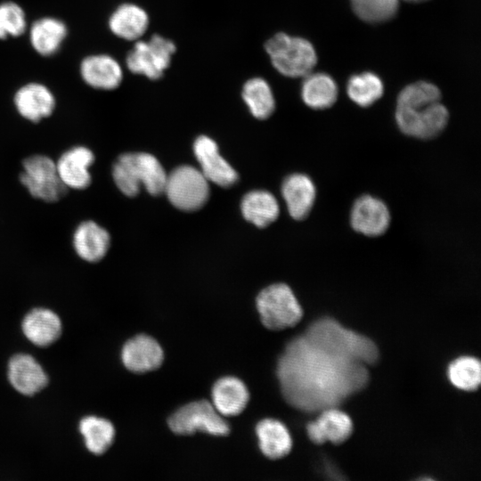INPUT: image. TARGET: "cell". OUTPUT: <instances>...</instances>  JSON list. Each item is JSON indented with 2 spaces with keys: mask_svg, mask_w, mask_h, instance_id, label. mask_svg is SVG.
<instances>
[{
  "mask_svg": "<svg viewBox=\"0 0 481 481\" xmlns=\"http://www.w3.org/2000/svg\"><path fill=\"white\" fill-rule=\"evenodd\" d=\"M338 94L337 84L328 74L312 71L304 77L301 97L309 108L314 110L328 109L336 102Z\"/></svg>",
  "mask_w": 481,
  "mask_h": 481,
  "instance_id": "cell-26",
  "label": "cell"
},
{
  "mask_svg": "<svg viewBox=\"0 0 481 481\" xmlns=\"http://www.w3.org/2000/svg\"><path fill=\"white\" fill-rule=\"evenodd\" d=\"M167 175L159 160L145 152L124 153L112 168L115 184L128 197L136 196L142 184L152 195L164 192Z\"/></svg>",
  "mask_w": 481,
  "mask_h": 481,
  "instance_id": "cell-4",
  "label": "cell"
},
{
  "mask_svg": "<svg viewBox=\"0 0 481 481\" xmlns=\"http://www.w3.org/2000/svg\"><path fill=\"white\" fill-rule=\"evenodd\" d=\"M108 25L116 37L129 41L137 40L149 27V16L141 6L126 3L114 10Z\"/></svg>",
  "mask_w": 481,
  "mask_h": 481,
  "instance_id": "cell-23",
  "label": "cell"
},
{
  "mask_svg": "<svg viewBox=\"0 0 481 481\" xmlns=\"http://www.w3.org/2000/svg\"><path fill=\"white\" fill-rule=\"evenodd\" d=\"M8 379L20 394L33 395L47 384V375L34 357L27 354L12 356L8 363Z\"/></svg>",
  "mask_w": 481,
  "mask_h": 481,
  "instance_id": "cell-19",
  "label": "cell"
},
{
  "mask_svg": "<svg viewBox=\"0 0 481 481\" xmlns=\"http://www.w3.org/2000/svg\"><path fill=\"white\" fill-rule=\"evenodd\" d=\"M381 79L374 73L363 72L352 76L346 85L348 97L361 107L376 102L383 94Z\"/></svg>",
  "mask_w": 481,
  "mask_h": 481,
  "instance_id": "cell-30",
  "label": "cell"
},
{
  "mask_svg": "<svg viewBox=\"0 0 481 481\" xmlns=\"http://www.w3.org/2000/svg\"><path fill=\"white\" fill-rule=\"evenodd\" d=\"M110 245L108 231L93 220H85L77 224L72 235V246L82 260L88 263L101 261Z\"/></svg>",
  "mask_w": 481,
  "mask_h": 481,
  "instance_id": "cell-18",
  "label": "cell"
},
{
  "mask_svg": "<svg viewBox=\"0 0 481 481\" xmlns=\"http://www.w3.org/2000/svg\"><path fill=\"white\" fill-rule=\"evenodd\" d=\"M212 404L223 417L239 415L247 406L249 394L246 385L235 377H224L212 387Z\"/></svg>",
  "mask_w": 481,
  "mask_h": 481,
  "instance_id": "cell-21",
  "label": "cell"
},
{
  "mask_svg": "<svg viewBox=\"0 0 481 481\" xmlns=\"http://www.w3.org/2000/svg\"><path fill=\"white\" fill-rule=\"evenodd\" d=\"M175 45L169 39L153 35L148 41L138 40L126 58L127 69L149 79L160 78L169 67Z\"/></svg>",
  "mask_w": 481,
  "mask_h": 481,
  "instance_id": "cell-10",
  "label": "cell"
},
{
  "mask_svg": "<svg viewBox=\"0 0 481 481\" xmlns=\"http://www.w3.org/2000/svg\"><path fill=\"white\" fill-rule=\"evenodd\" d=\"M350 223L355 231L365 236L382 235L390 224V213L387 205L379 199L363 195L353 205Z\"/></svg>",
  "mask_w": 481,
  "mask_h": 481,
  "instance_id": "cell-12",
  "label": "cell"
},
{
  "mask_svg": "<svg viewBox=\"0 0 481 481\" xmlns=\"http://www.w3.org/2000/svg\"><path fill=\"white\" fill-rule=\"evenodd\" d=\"M440 89L427 81L406 86L398 94L395 121L399 129L408 136L432 139L444 131L449 112L441 102Z\"/></svg>",
  "mask_w": 481,
  "mask_h": 481,
  "instance_id": "cell-2",
  "label": "cell"
},
{
  "mask_svg": "<svg viewBox=\"0 0 481 481\" xmlns=\"http://www.w3.org/2000/svg\"><path fill=\"white\" fill-rule=\"evenodd\" d=\"M241 96L250 113L258 119L269 118L275 109V100L269 83L259 77L247 80Z\"/></svg>",
  "mask_w": 481,
  "mask_h": 481,
  "instance_id": "cell-28",
  "label": "cell"
},
{
  "mask_svg": "<svg viewBox=\"0 0 481 481\" xmlns=\"http://www.w3.org/2000/svg\"><path fill=\"white\" fill-rule=\"evenodd\" d=\"M193 150L200 165V171L209 182L229 187L238 180V174L219 154L217 144L211 138L201 135L194 143Z\"/></svg>",
  "mask_w": 481,
  "mask_h": 481,
  "instance_id": "cell-13",
  "label": "cell"
},
{
  "mask_svg": "<svg viewBox=\"0 0 481 481\" xmlns=\"http://www.w3.org/2000/svg\"><path fill=\"white\" fill-rule=\"evenodd\" d=\"M22 331L34 345L47 346L56 341L61 333L59 316L46 308L31 310L22 321Z\"/></svg>",
  "mask_w": 481,
  "mask_h": 481,
  "instance_id": "cell-22",
  "label": "cell"
},
{
  "mask_svg": "<svg viewBox=\"0 0 481 481\" xmlns=\"http://www.w3.org/2000/svg\"><path fill=\"white\" fill-rule=\"evenodd\" d=\"M79 431L84 436L86 448L94 454L105 452L111 445L115 428L106 419L87 416L81 420Z\"/></svg>",
  "mask_w": 481,
  "mask_h": 481,
  "instance_id": "cell-29",
  "label": "cell"
},
{
  "mask_svg": "<svg viewBox=\"0 0 481 481\" xmlns=\"http://www.w3.org/2000/svg\"><path fill=\"white\" fill-rule=\"evenodd\" d=\"M94 152L86 146L77 145L65 151L55 161L61 183L67 189L84 190L91 182L90 167L94 162Z\"/></svg>",
  "mask_w": 481,
  "mask_h": 481,
  "instance_id": "cell-11",
  "label": "cell"
},
{
  "mask_svg": "<svg viewBox=\"0 0 481 481\" xmlns=\"http://www.w3.org/2000/svg\"><path fill=\"white\" fill-rule=\"evenodd\" d=\"M164 192L178 209L195 211L203 207L209 197L208 181L200 170L181 166L167 175Z\"/></svg>",
  "mask_w": 481,
  "mask_h": 481,
  "instance_id": "cell-8",
  "label": "cell"
},
{
  "mask_svg": "<svg viewBox=\"0 0 481 481\" xmlns=\"http://www.w3.org/2000/svg\"><path fill=\"white\" fill-rule=\"evenodd\" d=\"M18 113L30 122H39L51 116L55 109V98L45 85L31 82L20 87L13 98Z\"/></svg>",
  "mask_w": 481,
  "mask_h": 481,
  "instance_id": "cell-14",
  "label": "cell"
},
{
  "mask_svg": "<svg viewBox=\"0 0 481 481\" xmlns=\"http://www.w3.org/2000/svg\"><path fill=\"white\" fill-rule=\"evenodd\" d=\"M448 378L453 386L464 391H475L481 382V364L473 356H461L448 367Z\"/></svg>",
  "mask_w": 481,
  "mask_h": 481,
  "instance_id": "cell-31",
  "label": "cell"
},
{
  "mask_svg": "<svg viewBox=\"0 0 481 481\" xmlns=\"http://www.w3.org/2000/svg\"><path fill=\"white\" fill-rule=\"evenodd\" d=\"M289 215L296 220L306 218L315 200L316 189L311 178L303 174L289 175L281 187Z\"/></svg>",
  "mask_w": 481,
  "mask_h": 481,
  "instance_id": "cell-20",
  "label": "cell"
},
{
  "mask_svg": "<svg viewBox=\"0 0 481 481\" xmlns=\"http://www.w3.org/2000/svg\"><path fill=\"white\" fill-rule=\"evenodd\" d=\"M26 27L24 10L18 4L11 1L0 4V39L19 37Z\"/></svg>",
  "mask_w": 481,
  "mask_h": 481,
  "instance_id": "cell-33",
  "label": "cell"
},
{
  "mask_svg": "<svg viewBox=\"0 0 481 481\" xmlns=\"http://www.w3.org/2000/svg\"><path fill=\"white\" fill-rule=\"evenodd\" d=\"M168 426L175 434L183 436L198 431L213 436H226L230 432L228 423L207 400L192 402L179 408L169 417Z\"/></svg>",
  "mask_w": 481,
  "mask_h": 481,
  "instance_id": "cell-9",
  "label": "cell"
},
{
  "mask_svg": "<svg viewBox=\"0 0 481 481\" xmlns=\"http://www.w3.org/2000/svg\"><path fill=\"white\" fill-rule=\"evenodd\" d=\"M79 69L84 82L94 89H116L123 79L122 67L109 54L86 56L82 60Z\"/></svg>",
  "mask_w": 481,
  "mask_h": 481,
  "instance_id": "cell-17",
  "label": "cell"
},
{
  "mask_svg": "<svg viewBox=\"0 0 481 481\" xmlns=\"http://www.w3.org/2000/svg\"><path fill=\"white\" fill-rule=\"evenodd\" d=\"M265 49L273 68L289 77H304L314 70L317 55L306 38L279 32L269 38Z\"/></svg>",
  "mask_w": 481,
  "mask_h": 481,
  "instance_id": "cell-5",
  "label": "cell"
},
{
  "mask_svg": "<svg viewBox=\"0 0 481 481\" xmlns=\"http://www.w3.org/2000/svg\"><path fill=\"white\" fill-rule=\"evenodd\" d=\"M257 308L262 323L279 330L295 326L303 316V310L291 289L276 283L264 289L257 298Z\"/></svg>",
  "mask_w": 481,
  "mask_h": 481,
  "instance_id": "cell-6",
  "label": "cell"
},
{
  "mask_svg": "<svg viewBox=\"0 0 481 481\" xmlns=\"http://www.w3.org/2000/svg\"><path fill=\"white\" fill-rule=\"evenodd\" d=\"M305 336L320 347L365 365L378 360L379 351L373 341L330 318L314 322Z\"/></svg>",
  "mask_w": 481,
  "mask_h": 481,
  "instance_id": "cell-3",
  "label": "cell"
},
{
  "mask_svg": "<svg viewBox=\"0 0 481 481\" xmlns=\"http://www.w3.org/2000/svg\"><path fill=\"white\" fill-rule=\"evenodd\" d=\"M306 432L314 444L330 442L338 444L351 436L353 422L346 412L330 407L322 410L317 420L307 424Z\"/></svg>",
  "mask_w": 481,
  "mask_h": 481,
  "instance_id": "cell-15",
  "label": "cell"
},
{
  "mask_svg": "<svg viewBox=\"0 0 481 481\" xmlns=\"http://www.w3.org/2000/svg\"><path fill=\"white\" fill-rule=\"evenodd\" d=\"M277 376L287 402L307 412L338 406L368 381L365 364L320 347L305 335L288 344Z\"/></svg>",
  "mask_w": 481,
  "mask_h": 481,
  "instance_id": "cell-1",
  "label": "cell"
},
{
  "mask_svg": "<svg viewBox=\"0 0 481 481\" xmlns=\"http://www.w3.org/2000/svg\"><path fill=\"white\" fill-rule=\"evenodd\" d=\"M403 1L409 2V3L419 4V3H423V2H426V1H428V0H403Z\"/></svg>",
  "mask_w": 481,
  "mask_h": 481,
  "instance_id": "cell-34",
  "label": "cell"
},
{
  "mask_svg": "<svg viewBox=\"0 0 481 481\" xmlns=\"http://www.w3.org/2000/svg\"><path fill=\"white\" fill-rule=\"evenodd\" d=\"M400 0H350L355 14L363 21L379 24L393 19Z\"/></svg>",
  "mask_w": 481,
  "mask_h": 481,
  "instance_id": "cell-32",
  "label": "cell"
},
{
  "mask_svg": "<svg viewBox=\"0 0 481 481\" xmlns=\"http://www.w3.org/2000/svg\"><path fill=\"white\" fill-rule=\"evenodd\" d=\"M279 205L273 194L266 191H253L241 201L244 218L259 228L274 222L279 216Z\"/></svg>",
  "mask_w": 481,
  "mask_h": 481,
  "instance_id": "cell-27",
  "label": "cell"
},
{
  "mask_svg": "<svg viewBox=\"0 0 481 481\" xmlns=\"http://www.w3.org/2000/svg\"><path fill=\"white\" fill-rule=\"evenodd\" d=\"M67 33V26L62 20L53 17H44L32 24L29 41L38 54L50 56L59 51Z\"/></svg>",
  "mask_w": 481,
  "mask_h": 481,
  "instance_id": "cell-24",
  "label": "cell"
},
{
  "mask_svg": "<svg viewBox=\"0 0 481 481\" xmlns=\"http://www.w3.org/2000/svg\"><path fill=\"white\" fill-rule=\"evenodd\" d=\"M121 359L126 369L143 373L158 369L163 362L164 354L153 338L141 334L126 342Z\"/></svg>",
  "mask_w": 481,
  "mask_h": 481,
  "instance_id": "cell-16",
  "label": "cell"
},
{
  "mask_svg": "<svg viewBox=\"0 0 481 481\" xmlns=\"http://www.w3.org/2000/svg\"><path fill=\"white\" fill-rule=\"evenodd\" d=\"M256 433L260 450L267 458L281 459L290 452L291 436L286 426L281 421L265 419L257 425Z\"/></svg>",
  "mask_w": 481,
  "mask_h": 481,
  "instance_id": "cell-25",
  "label": "cell"
},
{
  "mask_svg": "<svg viewBox=\"0 0 481 481\" xmlns=\"http://www.w3.org/2000/svg\"><path fill=\"white\" fill-rule=\"evenodd\" d=\"M19 178L32 197L45 202H56L68 192L59 178L55 161L44 154L27 157Z\"/></svg>",
  "mask_w": 481,
  "mask_h": 481,
  "instance_id": "cell-7",
  "label": "cell"
}]
</instances>
